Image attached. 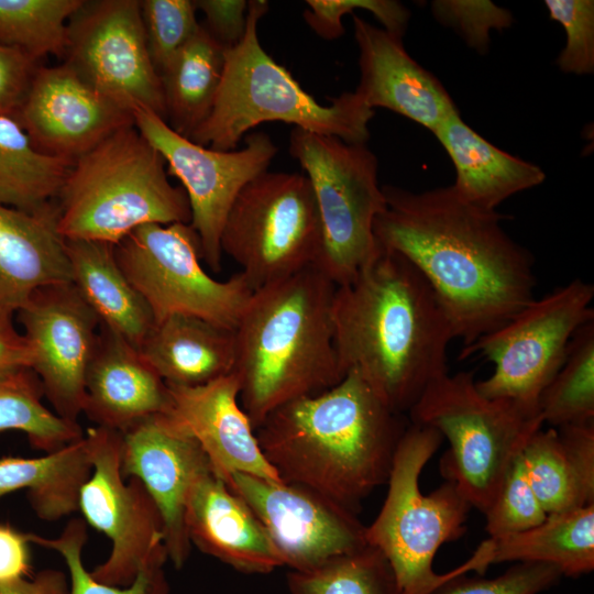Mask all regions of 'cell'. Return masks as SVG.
<instances>
[{
  "mask_svg": "<svg viewBox=\"0 0 594 594\" xmlns=\"http://www.w3.org/2000/svg\"><path fill=\"white\" fill-rule=\"evenodd\" d=\"M538 405L543 424L553 428L594 421V320L574 333Z\"/></svg>",
  "mask_w": 594,
  "mask_h": 594,
  "instance_id": "obj_33",
  "label": "cell"
},
{
  "mask_svg": "<svg viewBox=\"0 0 594 594\" xmlns=\"http://www.w3.org/2000/svg\"><path fill=\"white\" fill-rule=\"evenodd\" d=\"M220 245L253 290L318 265L322 232L305 174L264 172L234 199Z\"/></svg>",
  "mask_w": 594,
  "mask_h": 594,
  "instance_id": "obj_10",
  "label": "cell"
},
{
  "mask_svg": "<svg viewBox=\"0 0 594 594\" xmlns=\"http://www.w3.org/2000/svg\"><path fill=\"white\" fill-rule=\"evenodd\" d=\"M133 120L165 160L168 175L182 183L202 258L210 270L219 272L221 232L230 208L241 189L267 170L277 146L267 133L254 132L245 138L242 148L217 151L180 135L148 109H135Z\"/></svg>",
  "mask_w": 594,
  "mask_h": 594,
  "instance_id": "obj_13",
  "label": "cell"
},
{
  "mask_svg": "<svg viewBox=\"0 0 594 594\" xmlns=\"http://www.w3.org/2000/svg\"><path fill=\"white\" fill-rule=\"evenodd\" d=\"M442 440L436 429L409 422L394 457L383 506L366 526L367 543L386 558L402 594H431L468 572L463 563L443 574L432 568L438 549L464 534L472 508L452 481L427 495L420 491V474Z\"/></svg>",
  "mask_w": 594,
  "mask_h": 594,
  "instance_id": "obj_8",
  "label": "cell"
},
{
  "mask_svg": "<svg viewBox=\"0 0 594 594\" xmlns=\"http://www.w3.org/2000/svg\"><path fill=\"white\" fill-rule=\"evenodd\" d=\"M32 352L13 323L0 326V382L31 370Z\"/></svg>",
  "mask_w": 594,
  "mask_h": 594,
  "instance_id": "obj_47",
  "label": "cell"
},
{
  "mask_svg": "<svg viewBox=\"0 0 594 594\" xmlns=\"http://www.w3.org/2000/svg\"><path fill=\"white\" fill-rule=\"evenodd\" d=\"M0 594H69V581L64 572L45 569L31 579L0 585Z\"/></svg>",
  "mask_w": 594,
  "mask_h": 594,
  "instance_id": "obj_48",
  "label": "cell"
},
{
  "mask_svg": "<svg viewBox=\"0 0 594 594\" xmlns=\"http://www.w3.org/2000/svg\"><path fill=\"white\" fill-rule=\"evenodd\" d=\"M73 163L43 154L14 116H0V204L31 212L56 201Z\"/></svg>",
  "mask_w": 594,
  "mask_h": 594,
  "instance_id": "obj_32",
  "label": "cell"
},
{
  "mask_svg": "<svg viewBox=\"0 0 594 594\" xmlns=\"http://www.w3.org/2000/svg\"><path fill=\"white\" fill-rule=\"evenodd\" d=\"M38 67L23 52L0 44V116H14Z\"/></svg>",
  "mask_w": 594,
  "mask_h": 594,
  "instance_id": "obj_45",
  "label": "cell"
},
{
  "mask_svg": "<svg viewBox=\"0 0 594 594\" xmlns=\"http://www.w3.org/2000/svg\"><path fill=\"white\" fill-rule=\"evenodd\" d=\"M268 8L265 0L249 1L245 34L238 45L226 50L212 110L189 140L212 150L232 151L258 124L280 121L348 143L366 144L374 110L358 92H342L322 105L262 47L257 25Z\"/></svg>",
  "mask_w": 594,
  "mask_h": 594,
  "instance_id": "obj_6",
  "label": "cell"
},
{
  "mask_svg": "<svg viewBox=\"0 0 594 594\" xmlns=\"http://www.w3.org/2000/svg\"><path fill=\"white\" fill-rule=\"evenodd\" d=\"M72 283L53 201L36 211L0 204V326L12 323L40 288Z\"/></svg>",
  "mask_w": 594,
  "mask_h": 594,
  "instance_id": "obj_24",
  "label": "cell"
},
{
  "mask_svg": "<svg viewBox=\"0 0 594 594\" xmlns=\"http://www.w3.org/2000/svg\"><path fill=\"white\" fill-rule=\"evenodd\" d=\"M593 298L594 286L575 278L463 346L461 359L479 353L494 364L487 378L476 381L479 391L539 409L540 395L563 364L574 333L594 320Z\"/></svg>",
  "mask_w": 594,
  "mask_h": 594,
  "instance_id": "obj_12",
  "label": "cell"
},
{
  "mask_svg": "<svg viewBox=\"0 0 594 594\" xmlns=\"http://www.w3.org/2000/svg\"><path fill=\"white\" fill-rule=\"evenodd\" d=\"M30 543L28 534L0 524V585L30 576Z\"/></svg>",
  "mask_w": 594,
  "mask_h": 594,
  "instance_id": "obj_46",
  "label": "cell"
},
{
  "mask_svg": "<svg viewBox=\"0 0 594 594\" xmlns=\"http://www.w3.org/2000/svg\"><path fill=\"white\" fill-rule=\"evenodd\" d=\"M84 438L91 473L80 487L78 510L112 544L107 560L90 574L109 585L128 586L153 556L166 551L162 517L143 484L122 476L121 432L96 426Z\"/></svg>",
  "mask_w": 594,
  "mask_h": 594,
  "instance_id": "obj_14",
  "label": "cell"
},
{
  "mask_svg": "<svg viewBox=\"0 0 594 594\" xmlns=\"http://www.w3.org/2000/svg\"><path fill=\"white\" fill-rule=\"evenodd\" d=\"M431 9L440 23L457 30L481 54L488 48L492 29L501 31L513 23L508 10L486 0H437Z\"/></svg>",
  "mask_w": 594,
  "mask_h": 594,
  "instance_id": "obj_43",
  "label": "cell"
},
{
  "mask_svg": "<svg viewBox=\"0 0 594 594\" xmlns=\"http://www.w3.org/2000/svg\"><path fill=\"white\" fill-rule=\"evenodd\" d=\"M561 576L560 569L550 563L517 562L493 579L460 574L431 594H539L556 585Z\"/></svg>",
  "mask_w": 594,
  "mask_h": 594,
  "instance_id": "obj_42",
  "label": "cell"
},
{
  "mask_svg": "<svg viewBox=\"0 0 594 594\" xmlns=\"http://www.w3.org/2000/svg\"><path fill=\"white\" fill-rule=\"evenodd\" d=\"M38 377L54 413L77 422L100 320L73 283L37 289L18 312Z\"/></svg>",
  "mask_w": 594,
  "mask_h": 594,
  "instance_id": "obj_17",
  "label": "cell"
},
{
  "mask_svg": "<svg viewBox=\"0 0 594 594\" xmlns=\"http://www.w3.org/2000/svg\"><path fill=\"white\" fill-rule=\"evenodd\" d=\"M169 414L197 440L224 482L233 473L282 481L265 459L255 429L239 400L233 373L199 386L167 385Z\"/></svg>",
  "mask_w": 594,
  "mask_h": 594,
  "instance_id": "obj_21",
  "label": "cell"
},
{
  "mask_svg": "<svg viewBox=\"0 0 594 594\" xmlns=\"http://www.w3.org/2000/svg\"><path fill=\"white\" fill-rule=\"evenodd\" d=\"M141 15L148 53L160 73L197 33L194 0H141Z\"/></svg>",
  "mask_w": 594,
  "mask_h": 594,
  "instance_id": "obj_38",
  "label": "cell"
},
{
  "mask_svg": "<svg viewBox=\"0 0 594 594\" xmlns=\"http://www.w3.org/2000/svg\"><path fill=\"white\" fill-rule=\"evenodd\" d=\"M289 153L310 182L322 232L318 267L337 285L351 282L377 254L376 217L385 209L378 161L366 144L294 128Z\"/></svg>",
  "mask_w": 594,
  "mask_h": 594,
  "instance_id": "obj_9",
  "label": "cell"
},
{
  "mask_svg": "<svg viewBox=\"0 0 594 594\" xmlns=\"http://www.w3.org/2000/svg\"><path fill=\"white\" fill-rule=\"evenodd\" d=\"M121 473L138 479L154 501L163 521L164 544L176 569L186 563V503L210 462L185 427L169 413L147 417L121 432Z\"/></svg>",
  "mask_w": 594,
  "mask_h": 594,
  "instance_id": "obj_18",
  "label": "cell"
},
{
  "mask_svg": "<svg viewBox=\"0 0 594 594\" xmlns=\"http://www.w3.org/2000/svg\"><path fill=\"white\" fill-rule=\"evenodd\" d=\"M408 425L352 370L331 388L278 407L255 433L282 481L358 515L363 501L387 483Z\"/></svg>",
  "mask_w": 594,
  "mask_h": 594,
  "instance_id": "obj_3",
  "label": "cell"
},
{
  "mask_svg": "<svg viewBox=\"0 0 594 594\" xmlns=\"http://www.w3.org/2000/svg\"><path fill=\"white\" fill-rule=\"evenodd\" d=\"M480 574L499 562H542L576 578L594 569V504L548 515L528 530L488 537L466 560Z\"/></svg>",
  "mask_w": 594,
  "mask_h": 594,
  "instance_id": "obj_28",
  "label": "cell"
},
{
  "mask_svg": "<svg viewBox=\"0 0 594 594\" xmlns=\"http://www.w3.org/2000/svg\"><path fill=\"white\" fill-rule=\"evenodd\" d=\"M302 13L307 25L320 37L331 41L344 33L342 18L353 10L370 11L383 29L404 36L410 12L400 2L393 0H307Z\"/></svg>",
  "mask_w": 594,
  "mask_h": 594,
  "instance_id": "obj_40",
  "label": "cell"
},
{
  "mask_svg": "<svg viewBox=\"0 0 594 594\" xmlns=\"http://www.w3.org/2000/svg\"><path fill=\"white\" fill-rule=\"evenodd\" d=\"M289 594H402L383 553L366 547L309 571H289Z\"/></svg>",
  "mask_w": 594,
  "mask_h": 594,
  "instance_id": "obj_36",
  "label": "cell"
},
{
  "mask_svg": "<svg viewBox=\"0 0 594 594\" xmlns=\"http://www.w3.org/2000/svg\"><path fill=\"white\" fill-rule=\"evenodd\" d=\"M84 519L73 518L57 538H45L28 534L30 542L57 551L64 559L69 573V594H168L169 585L164 564L167 552L153 556L128 586H114L97 581L82 563V549L87 541Z\"/></svg>",
  "mask_w": 594,
  "mask_h": 594,
  "instance_id": "obj_37",
  "label": "cell"
},
{
  "mask_svg": "<svg viewBox=\"0 0 594 594\" xmlns=\"http://www.w3.org/2000/svg\"><path fill=\"white\" fill-rule=\"evenodd\" d=\"M224 52L200 24L160 73L166 122L185 138L189 139L212 110L223 76Z\"/></svg>",
  "mask_w": 594,
  "mask_h": 594,
  "instance_id": "obj_31",
  "label": "cell"
},
{
  "mask_svg": "<svg viewBox=\"0 0 594 594\" xmlns=\"http://www.w3.org/2000/svg\"><path fill=\"white\" fill-rule=\"evenodd\" d=\"M140 351L167 385L199 386L233 373L234 332L174 315L155 323Z\"/></svg>",
  "mask_w": 594,
  "mask_h": 594,
  "instance_id": "obj_27",
  "label": "cell"
},
{
  "mask_svg": "<svg viewBox=\"0 0 594 594\" xmlns=\"http://www.w3.org/2000/svg\"><path fill=\"white\" fill-rule=\"evenodd\" d=\"M337 285L317 265L254 290L234 329L239 400L254 429L275 409L337 385Z\"/></svg>",
  "mask_w": 594,
  "mask_h": 594,
  "instance_id": "obj_4",
  "label": "cell"
},
{
  "mask_svg": "<svg viewBox=\"0 0 594 594\" xmlns=\"http://www.w3.org/2000/svg\"><path fill=\"white\" fill-rule=\"evenodd\" d=\"M332 323L342 373L359 372L395 413L407 414L449 372L451 323L425 277L394 251L380 248L337 286Z\"/></svg>",
  "mask_w": 594,
  "mask_h": 594,
  "instance_id": "obj_2",
  "label": "cell"
},
{
  "mask_svg": "<svg viewBox=\"0 0 594 594\" xmlns=\"http://www.w3.org/2000/svg\"><path fill=\"white\" fill-rule=\"evenodd\" d=\"M91 473L85 438L40 458H0V498L26 490L36 516L55 521L78 510L80 487Z\"/></svg>",
  "mask_w": 594,
  "mask_h": 594,
  "instance_id": "obj_30",
  "label": "cell"
},
{
  "mask_svg": "<svg viewBox=\"0 0 594 594\" xmlns=\"http://www.w3.org/2000/svg\"><path fill=\"white\" fill-rule=\"evenodd\" d=\"M165 166L134 124L119 129L72 164L56 199L59 233L116 246L144 224L190 223L186 193Z\"/></svg>",
  "mask_w": 594,
  "mask_h": 594,
  "instance_id": "obj_5",
  "label": "cell"
},
{
  "mask_svg": "<svg viewBox=\"0 0 594 594\" xmlns=\"http://www.w3.org/2000/svg\"><path fill=\"white\" fill-rule=\"evenodd\" d=\"M455 168L452 187L465 201L485 210L546 179L536 164L514 156L482 138L460 117L451 113L432 131Z\"/></svg>",
  "mask_w": 594,
  "mask_h": 594,
  "instance_id": "obj_25",
  "label": "cell"
},
{
  "mask_svg": "<svg viewBox=\"0 0 594 594\" xmlns=\"http://www.w3.org/2000/svg\"><path fill=\"white\" fill-rule=\"evenodd\" d=\"M64 59L97 91L132 112L145 108L166 121L140 0H84L69 19Z\"/></svg>",
  "mask_w": 594,
  "mask_h": 594,
  "instance_id": "obj_15",
  "label": "cell"
},
{
  "mask_svg": "<svg viewBox=\"0 0 594 594\" xmlns=\"http://www.w3.org/2000/svg\"><path fill=\"white\" fill-rule=\"evenodd\" d=\"M407 414L411 424L431 427L448 439L441 474L482 514L513 462L543 425L539 409L484 396L473 372H447L436 378Z\"/></svg>",
  "mask_w": 594,
  "mask_h": 594,
  "instance_id": "obj_7",
  "label": "cell"
},
{
  "mask_svg": "<svg viewBox=\"0 0 594 594\" xmlns=\"http://www.w3.org/2000/svg\"><path fill=\"white\" fill-rule=\"evenodd\" d=\"M550 18L559 22L566 42L557 58L558 67L574 75L594 73V1L546 0Z\"/></svg>",
  "mask_w": 594,
  "mask_h": 594,
  "instance_id": "obj_41",
  "label": "cell"
},
{
  "mask_svg": "<svg viewBox=\"0 0 594 594\" xmlns=\"http://www.w3.org/2000/svg\"><path fill=\"white\" fill-rule=\"evenodd\" d=\"M185 524L190 543L240 572L270 573L284 566L256 515L213 471L191 487Z\"/></svg>",
  "mask_w": 594,
  "mask_h": 594,
  "instance_id": "obj_23",
  "label": "cell"
},
{
  "mask_svg": "<svg viewBox=\"0 0 594 594\" xmlns=\"http://www.w3.org/2000/svg\"><path fill=\"white\" fill-rule=\"evenodd\" d=\"M196 9L205 15L202 26L224 48L238 45L248 26L249 1L194 0Z\"/></svg>",
  "mask_w": 594,
  "mask_h": 594,
  "instance_id": "obj_44",
  "label": "cell"
},
{
  "mask_svg": "<svg viewBox=\"0 0 594 594\" xmlns=\"http://www.w3.org/2000/svg\"><path fill=\"white\" fill-rule=\"evenodd\" d=\"M226 484L256 515L290 571L317 569L369 544L356 514L308 487L244 473Z\"/></svg>",
  "mask_w": 594,
  "mask_h": 594,
  "instance_id": "obj_16",
  "label": "cell"
},
{
  "mask_svg": "<svg viewBox=\"0 0 594 594\" xmlns=\"http://www.w3.org/2000/svg\"><path fill=\"white\" fill-rule=\"evenodd\" d=\"M169 408L168 386L141 351L100 323L85 380L82 413L99 427L124 432Z\"/></svg>",
  "mask_w": 594,
  "mask_h": 594,
  "instance_id": "obj_22",
  "label": "cell"
},
{
  "mask_svg": "<svg viewBox=\"0 0 594 594\" xmlns=\"http://www.w3.org/2000/svg\"><path fill=\"white\" fill-rule=\"evenodd\" d=\"M72 283L98 316L139 350L155 326L154 316L120 268L114 245L88 240H65Z\"/></svg>",
  "mask_w": 594,
  "mask_h": 594,
  "instance_id": "obj_29",
  "label": "cell"
},
{
  "mask_svg": "<svg viewBox=\"0 0 594 594\" xmlns=\"http://www.w3.org/2000/svg\"><path fill=\"white\" fill-rule=\"evenodd\" d=\"M14 117L40 152L70 162L134 124L131 110L94 89L65 63L36 68Z\"/></svg>",
  "mask_w": 594,
  "mask_h": 594,
  "instance_id": "obj_19",
  "label": "cell"
},
{
  "mask_svg": "<svg viewBox=\"0 0 594 594\" xmlns=\"http://www.w3.org/2000/svg\"><path fill=\"white\" fill-rule=\"evenodd\" d=\"M84 0H0V44L38 62L64 58L67 28Z\"/></svg>",
  "mask_w": 594,
  "mask_h": 594,
  "instance_id": "obj_35",
  "label": "cell"
},
{
  "mask_svg": "<svg viewBox=\"0 0 594 594\" xmlns=\"http://www.w3.org/2000/svg\"><path fill=\"white\" fill-rule=\"evenodd\" d=\"M380 248L425 277L463 346L508 321L535 297L531 253L502 227L508 216L462 199L452 185L414 193L383 186Z\"/></svg>",
  "mask_w": 594,
  "mask_h": 594,
  "instance_id": "obj_1",
  "label": "cell"
},
{
  "mask_svg": "<svg viewBox=\"0 0 594 594\" xmlns=\"http://www.w3.org/2000/svg\"><path fill=\"white\" fill-rule=\"evenodd\" d=\"M484 515L485 530L490 537L528 530L548 517L529 482L521 454L510 465L495 499Z\"/></svg>",
  "mask_w": 594,
  "mask_h": 594,
  "instance_id": "obj_39",
  "label": "cell"
},
{
  "mask_svg": "<svg viewBox=\"0 0 594 594\" xmlns=\"http://www.w3.org/2000/svg\"><path fill=\"white\" fill-rule=\"evenodd\" d=\"M360 81L354 90L364 102L385 108L436 130L458 111L447 89L406 51L403 37L353 15Z\"/></svg>",
  "mask_w": 594,
  "mask_h": 594,
  "instance_id": "obj_20",
  "label": "cell"
},
{
  "mask_svg": "<svg viewBox=\"0 0 594 594\" xmlns=\"http://www.w3.org/2000/svg\"><path fill=\"white\" fill-rule=\"evenodd\" d=\"M114 254L155 323L185 315L234 331L254 293L241 273L218 280L205 271L190 223L141 226L114 246Z\"/></svg>",
  "mask_w": 594,
  "mask_h": 594,
  "instance_id": "obj_11",
  "label": "cell"
},
{
  "mask_svg": "<svg viewBox=\"0 0 594 594\" xmlns=\"http://www.w3.org/2000/svg\"><path fill=\"white\" fill-rule=\"evenodd\" d=\"M521 457L548 515L594 504V421L539 429Z\"/></svg>",
  "mask_w": 594,
  "mask_h": 594,
  "instance_id": "obj_26",
  "label": "cell"
},
{
  "mask_svg": "<svg viewBox=\"0 0 594 594\" xmlns=\"http://www.w3.org/2000/svg\"><path fill=\"white\" fill-rule=\"evenodd\" d=\"M42 384L32 370L0 382V433L22 431L31 446L46 453L84 437L78 422L63 419L42 402Z\"/></svg>",
  "mask_w": 594,
  "mask_h": 594,
  "instance_id": "obj_34",
  "label": "cell"
}]
</instances>
